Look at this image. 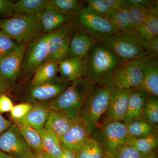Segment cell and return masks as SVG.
<instances>
[{"label":"cell","instance_id":"44","mask_svg":"<svg viewBox=\"0 0 158 158\" xmlns=\"http://www.w3.org/2000/svg\"><path fill=\"white\" fill-rule=\"evenodd\" d=\"M9 88L0 76V95L8 93Z\"/></svg>","mask_w":158,"mask_h":158},{"label":"cell","instance_id":"27","mask_svg":"<svg viewBox=\"0 0 158 158\" xmlns=\"http://www.w3.org/2000/svg\"><path fill=\"white\" fill-rule=\"evenodd\" d=\"M59 73L58 63L48 62L39 67L34 74L31 85L35 86L57 77Z\"/></svg>","mask_w":158,"mask_h":158},{"label":"cell","instance_id":"26","mask_svg":"<svg viewBox=\"0 0 158 158\" xmlns=\"http://www.w3.org/2000/svg\"><path fill=\"white\" fill-rule=\"evenodd\" d=\"M127 9L132 27L138 31L141 28L151 11L146 7L134 2L133 0H127Z\"/></svg>","mask_w":158,"mask_h":158},{"label":"cell","instance_id":"14","mask_svg":"<svg viewBox=\"0 0 158 158\" xmlns=\"http://www.w3.org/2000/svg\"><path fill=\"white\" fill-rule=\"evenodd\" d=\"M139 60L143 75L142 84L138 89L148 94L158 96V57L149 54Z\"/></svg>","mask_w":158,"mask_h":158},{"label":"cell","instance_id":"4","mask_svg":"<svg viewBox=\"0 0 158 158\" xmlns=\"http://www.w3.org/2000/svg\"><path fill=\"white\" fill-rule=\"evenodd\" d=\"M114 89L110 85H94L82 105L79 118L88 125L93 135L107 110Z\"/></svg>","mask_w":158,"mask_h":158},{"label":"cell","instance_id":"21","mask_svg":"<svg viewBox=\"0 0 158 158\" xmlns=\"http://www.w3.org/2000/svg\"><path fill=\"white\" fill-rule=\"evenodd\" d=\"M59 72L62 79L71 82L84 77V60L68 57L58 63Z\"/></svg>","mask_w":158,"mask_h":158},{"label":"cell","instance_id":"24","mask_svg":"<svg viewBox=\"0 0 158 158\" xmlns=\"http://www.w3.org/2000/svg\"><path fill=\"white\" fill-rule=\"evenodd\" d=\"M46 0H20L14 3L13 15L38 16L44 10Z\"/></svg>","mask_w":158,"mask_h":158},{"label":"cell","instance_id":"11","mask_svg":"<svg viewBox=\"0 0 158 158\" xmlns=\"http://www.w3.org/2000/svg\"><path fill=\"white\" fill-rule=\"evenodd\" d=\"M69 23L50 34L48 44V62L59 63L68 58L73 30V23Z\"/></svg>","mask_w":158,"mask_h":158},{"label":"cell","instance_id":"16","mask_svg":"<svg viewBox=\"0 0 158 158\" xmlns=\"http://www.w3.org/2000/svg\"><path fill=\"white\" fill-rule=\"evenodd\" d=\"M37 17L43 32L48 34L69 23L72 16L62 13L48 1L44 10Z\"/></svg>","mask_w":158,"mask_h":158},{"label":"cell","instance_id":"20","mask_svg":"<svg viewBox=\"0 0 158 158\" xmlns=\"http://www.w3.org/2000/svg\"><path fill=\"white\" fill-rule=\"evenodd\" d=\"M50 110L47 104H34L27 114L15 123H20L30 125L37 131L44 128Z\"/></svg>","mask_w":158,"mask_h":158},{"label":"cell","instance_id":"35","mask_svg":"<svg viewBox=\"0 0 158 158\" xmlns=\"http://www.w3.org/2000/svg\"><path fill=\"white\" fill-rule=\"evenodd\" d=\"M19 44L3 31H0V60L12 52Z\"/></svg>","mask_w":158,"mask_h":158},{"label":"cell","instance_id":"13","mask_svg":"<svg viewBox=\"0 0 158 158\" xmlns=\"http://www.w3.org/2000/svg\"><path fill=\"white\" fill-rule=\"evenodd\" d=\"M26 50L24 44H19L14 51L0 60V76L8 88L14 86L22 71Z\"/></svg>","mask_w":158,"mask_h":158},{"label":"cell","instance_id":"31","mask_svg":"<svg viewBox=\"0 0 158 158\" xmlns=\"http://www.w3.org/2000/svg\"><path fill=\"white\" fill-rule=\"evenodd\" d=\"M118 32H125L133 29L127 9L112 10L107 18Z\"/></svg>","mask_w":158,"mask_h":158},{"label":"cell","instance_id":"38","mask_svg":"<svg viewBox=\"0 0 158 158\" xmlns=\"http://www.w3.org/2000/svg\"><path fill=\"white\" fill-rule=\"evenodd\" d=\"M33 105L30 103H23L14 106L10 111L13 120H18L24 117L31 110Z\"/></svg>","mask_w":158,"mask_h":158},{"label":"cell","instance_id":"10","mask_svg":"<svg viewBox=\"0 0 158 158\" xmlns=\"http://www.w3.org/2000/svg\"><path fill=\"white\" fill-rule=\"evenodd\" d=\"M143 80V75L139 60L123 62L116 69L112 84L119 90L138 89Z\"/></svg>","mask_w":158,"mask_h":158},{"label":"cell","instance_id":"9","mask_svg":"<svg viewBox=\"0 0 158 158\" xmlns=\"http://www.w3.org/2000/svg\"><path fill=\"white\" fill-rule=\"evenodd\" d=\"M50 34L40 35L30 43L23 60L22 70L29 76L48 62V40Z\"/></svg>","mask_w":158,"mask_h":158},{"label":"cell","instance_id":"34","mask_svg":"<svg viewBox=\"0 0 158 158\" xmlns=\"http://www.w3.org/2000/svg\"><path fill=\"white\" fill-rule=\"evenodd\" d=\"M48 1L62 13L71 16L76 15L82 9V2L78 0H49Z\"/></svg>","mask_w":158,"mask_h":158},{"label":"cell","instance_id":"42","mask_svg":"<svg viewBox=\"0 0 158 158\" xmlns=\"http://www.w3.org/2000/svg\"><path fill=\"white\" fill-rule=\"evenodd\" d=\"M148 49L149 54L158 57V37H155L148 42Z\"/></svg>","mask_w":158,"mask_h":158},{"label":"cell","instance_id":"17","mask_svg":"<svg viewBox=\"0 0 158 158\" xmlns=\"http://www.w3.org/2000/svg\"><path fill=\"white\" fill-rule=\"evenodd\" d=\"M131 90H119L115 88L106 112L103 124L113 121L122 122L127 110Z\"/></svg>","mask_w":158,"mask_h":158},{"label":"cell","instance_id":"19","mask_svg":"<svg viewBox=\"0 0 158 158\" xmlns=\"http://www.w3.org/2000/svg\"><path fill=\"white\" fill-rule=\"evenodd\" d=\"M147 95L146 92L140 89L131 90L126 113L122 122L127 124L142 118L143 106Z\"/></svg>","mask_w":158,"mask_h":158},{"label":"cell","instance_id":"15","mask_svg":"<svg viewBox=\"0 0 158 158\" xmlns=\"http://www.w3.org/2000/svg\"><path fill=\"white\" fill-rule=\"evenodd\" d=\"M88 125L78 118L60 139L62 147H65L74 154L93 135Z\"/></svg>","mask_w":158,"mask_h":158},{"label":"cell","instance_id":"2","mask_svg":"<svg viewBox=\"0 0 158 158\" xmlns=\"http://www.w3.org/2000/svg\"><path fill=\"white\" fill-rule=\"evenodd\" d=\"M99 42L124 62L138 60L149 54L148 43L134 29L118 32Z\"/></svg>","mask_w":158,"mask_h":158},{"label":"cell","instance_id":"6","mask_svg":"<svg viewBox=\"0 0 158 158\" xmlns=\"http://www.w3.org/2000/svg\"><path fill=\"white\" fill-rule=\"evenodd\" d=\"M94 135L106 156L110 158H113L118 148L128 140L127 125L122 122L105 123L97 128Z\"/></svg>","mask_w":158,"mask_h":158},{"label":"cell","instance_id":"45","mask_svg":"<svg viewBox=\"0 0 158 158\" xmlns=\"http://www.w3.org/2000/svg\"><path fill=\"white\" fill-rule=\"evenodd\" d=\"M62 147L63 155L65 158H76L74 153L65 147Z\"/></svg>","mask_w":158,"mask_h":158},{"label":"cell","instance_id":"30","mask_svg":"<svg viewBox=\"0 0 158 158\" xmlns=\"http://www.w3.org/2000/svg\"><path fill=\"white\" fill-rule=\"evenodd\" d=\"M15 123L19 128L22 135L33 152L40 151L42 146V140L39 131L25 123Z\"/></svg>","mask_w":158,"mask_h":158},{"label":"cell","instance_id":"32","mask_svg":"<svg viewBox=\"0 0 158 158\" xmlns=\"http://www.w3.org/2000/svg\"><path fill=\"white\" fill-rule=\"evenodd\" d=\"M158 15L149 12L144 23L137 31L147 43L158 37Z\"/></svg>","mask_w":158,"mask_h":158},{"label":"cell","instance_id":"36","mask_svg":"<svg viewBox=\"0 0 158 158\" xmlns=\"http://www.w3.org/2000/svg\"><path fill=\"white\" fill-rule=\"evenodd\" d=\"M85 9L91 13L107 18L112 10L106 5L103 0H88Z\"/></svg>","mask_w":158,"mask_h":158},{"label":"cell","instance_id":"23","mask_svg":"<svg viewBox=\"0 0 158 158\" xmlns=\"http://www.w3.org/2000/svg\"><path fill=\"white\" fill-rule=\"evenodd\" d=\"M38 131L42 140L41 150L38 152L42 153L50 158L62 157V145L58 137L45 128Z\"/></svg>","mask_w":158,"mask_h":158},{"label":"cell","instance_id":"3","mask_svg":"<svg viewBox=\"0 0 158 158\" xmlns=\"http://www.w3.org/2000/svg\"><path fill=\"white\" fill-rule=\"evenodd\" d=\"M94 85L84 77L71 82L58 97L48 104L49 109L69 119H77L82 105Z\"/></svg>","mask_w":158,"mask_h":158},{"label":"cell","instance_id":"33","mask_svg":"<svg viewBox=\"0 0 158 158\" xmlns=\"http://www.w3.org/2000/svg\"><path fill=\"white\" fill-rule=\"evenodd\" d=\"M142 118L156 127L158 123V97L148 94L142 111Z\"/></svg>","mask_w":158,"mask_h":158},{"label":"cell","instance_id":"12","mask_svg":"<svg viewBox=\"0 0 158 158\" xmlns=\"http://www.w3.org/2000/svg\"><path fill=\"white\" fill-rule=\"evenodd\" d=\"M70 83L57 77L48 81L32 86L29 92V98L34 104H48L58 97Z\"/></svg>","mask_w":158,"mask_h":158},{"label":"cell","instance_id":"28","mask_svg":"<svg viewBox=\"0 0 158 158\" xmlns=\"http://www.w3.org/2000/svg\"><path fill=\"white\" fill-rule=\"evenodd\" d=\"M127 144L135 148L145 157L156 151L158 146V138L155 134L143 138L129 139Z\"/></svg>","mask_w":158,"mask_h":158},{"label":"cell","instance_id":"49","mask_svg":"<svg viewBox=\"0 0 158 158\" xmlns=\"http://www.w3.org/2000/svg\"><path fill=\"white\" fill-rule=\"evenodd\" d=\"M106 158H113L109 157H106Z\"/></svg>","mask_w":158,"mask_h":158},{"label":"cell","instance_id":"7","mask_svg":"<svg viewBox=\"0 0 158 158\" xmlns=\"http://www.w3.org/2000/svg\"><path fill=\"white\" fill-rule=\"evenodd\" d=\"M75 16V23L79 30L97 41L119 32L108 19L91 13L85 8H82Z\"/></svg>","mask_w":158,"mask_h":158},{"label":"cell","instance_id":"22","mask_svg":"<svg viewBox=\"0 0 158 158\" xmlns=\"http://www.w3.org/2000/svg\"><path fill=\"white\" fill-rule=\"evenodd\" d=\"M75 120L67 118L56 111L50 110L44 128L53 133L60 140L71 127Z\"/></svg>","mask_w":158,"mask_h":158},{"label":"cell","instance_id":"5","mask_svg":"<svg viewBox=\"0 0 158 158\" xmlns=\"http://www.w3.org/2000/svg\"><path fill=\"white\" fill-rule=\"evenodd\" d=\"M0 31L19 44L30 43L40 36L42 27L35 16L14 15L0 20Z\"/></svg>","mask_w":158,"mask_h":158},{"label":"cell","instance_id":"48","mask_svg":"<svg viewBox=\"0 0 158 158\" xmlns=\"http://www.w3.org/2000/svg\"><path fill=\"white\" fill-rule=\"evenodd\" d=\"M144 158H157L156 154V152H154L151 154L145 157Z\"/></svg>","mask_w":158,"mask_h":158},{"label":"cell","instance_id":"29","mask_svg":"<svg viewBox=\"0 0 158 158\" xmlns=\"http://www.w3.org/2000/svg\"><path fill=\"white\" fill-rule=\"evenodd\" d=\"M76 158H106L94 135L75 153Z\"/></svg>","mask_w":158,"mask_h":158},{"label":"cell","instance_id":"18","mask_svg":"<svg viewBox=\"0 0 158 158\" xmlns=\"http://www.w3.org/2000/svg\"><path fill=\"white\" fill-rule=\"evenodd\" d=\"M97 41L92 36L81 30L79 29L73 32L69 44L68 57L84 60L90 49Z\"/></svg>","mask_w":158,"mask_h":158},{"label":"cell","instance_id":"39","mask_svg":"<svg viewBox=\"0 0 158 158\" xmlns=\"http://www.w3.org/2000/svg\"><path fill=\"white\" fill-rule=\"evenodd\" d=\"M13 4L9 0H0V17L7 19L13 16Z\"/></svg>","mask_w":158,"mask_h":158},{"label":"cell","instance_id":"25","mask_svg":"<svg viewBox=\"0 0 158 158\" xmlns=\"http://www.w3.org/2000/svg\"><path fill=\"white\" fill-rule=\"evenodd\" d=\"M126 125L128 140L155 135L156 127L142 117Z\"/></svg>","mask_w":158,"mask_h":158},{"label":"cell","instance_id":"1","mask_svg":"<svg viewBox=\"0 0 158 158\" xmlns=\"http://www.w3.org/2000/svg\"><path fill=\"white\" fill-rule=\"evenodd\" d=\"M123 62L103 43L97 41L84 59V77L94 85L113 86L114 72Z\"/></svg>","mask_w":158,"mask_h":158},{"label":"cell","instance_id":"37","mask_svg":"<svg viewBox=\"0 0 158 158\" xmlns=\"http://www.w3.org/2000/svg\"><path fill=\"white\" fill-rule=\"evenodd\" d=\"M144 158L132 146L127 144H125L118 148L113 158Z\"/></svg>","mask_w":158,"mask_h":158},{"label":"cell","instance_id":"47","mask_svg":"<svg viewBox=\"0 0 158 158\" xmlns=\"http://www.w3.org/2000/svg\"><path fill=\"white\" fill-rule=\"evenodd\" d=\"M0 158H13L6 153L0 151Z\"/></svg>","mask_w":158,"mask_h":158},{"label":"cell","instance_id":"8","mask_svg":"<svg viewBox=\"0 0 158 158\" xmlns=\"http://www.w3.org/2000/svg\"><path fill=\"white\" fill-rule=\"evenodd\" d=\"M0 151L13 158H34V153L22 135L19 128L11 123L6 131L0 135Z\"/></svg>","mask_w":158,"mask_h":158},{"label":"cell","instance_id":"46","mask_svg":"<svg viewBox=\"0 0 158 158\" xmlns=\"http://www.w3.org/2000/svg\"><path fill=\"white\" fill-rule=\"evenodd\" d=\"M34 158H50L43 153L38 152H34Z\"/></svg>","mask_w":158,"mask_h":158},{"label":"cell","instance_id":"43","mask_svg":"<svg viewBox=\"0 0 158 158\" xmlns=\"http://www.w3.org/2000/svg\"><path fill=\"white\" fill-rule=\"evenodd\" d=\"M11 124V122L3 117L0 113V135L6 131Z\"/></svg>","mask_w":158,"mask_h":158},{"label":"cell","instance_id":"50","mask_svg":"<svg viewBox=\"0 0 158 158\" xmlns=\"http://www.w3.org/2000/svg\"><path fill=\"white\" fill-rule=\"evenodd\" d=\"M61 158H64V156H63V157H62Z\"/></svg>","mask_w":158,"mask_h":158},{"label":"cell","instance_id":"40","mask_svg":"<svg viewBox=\"0 0 158 158\" xmlns=\"http://www.w3.org/2000/svg\"><path fill=\"white\" fill-rule=\"evenodd\" d=\"M13 106V103L6 94L0 95V113H7L11 111Z\"/></svg>","mask_w":158,"mask_h":158},{"label":"cell","instance_id":"41","mask_svg":"<svg viewBox=\"0 0 158 158\" xmlns=\"http://www.w3.org/2000/svg\"><path fill=\"white\" fill-rule=\"evenodd\" d=\"M103 2L111 10L126 9L127 6V3L126 0H103Z\"/></svg>","mask_w":158,"mask_h":158}]
</instances>
